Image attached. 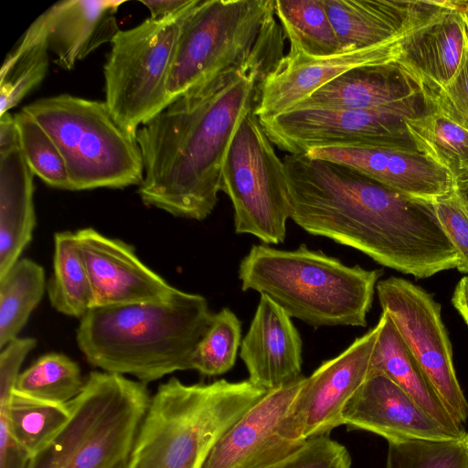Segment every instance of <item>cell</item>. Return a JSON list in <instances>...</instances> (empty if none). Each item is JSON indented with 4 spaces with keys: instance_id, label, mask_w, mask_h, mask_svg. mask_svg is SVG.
Returning a JSON list of instances; mask_svg holds the SVG:
<instances>
[{
    "instance_id": "obj_5",
    "label": "cell",
    "mask_w": 468,
    "mask_h": 468,
    "mask_svg": "<svg viewBox=\"0 0 468 468\" xmlns=\"http://www.w3.org/2000/svg\"><path fill=\"white\" fill-rule=\"evenodd\" d=\"M266 392L249 379L187 385L171 378L151 397L121 468H202L219 438Z\"/></svg>"
},
{
    "instance_id": "obj_37",
    "label": "cell",
    "mask_w": 468,
    "mask_h": 468,
    "mask_svg": "<svg viewBox=\"0 0 468 468\" xmlns=\"http://www.w3.org/2000/svg\"><path fill=\"white\" fill-rule=\"evenodd\" d=\"M432 203L441 228L457 254L456 269L468 275V213L455 190Z\"/></svg>"
},
{
    "instance_id": "obj_35",
    "label": "cell",
    "mask_w": 468,
    "mask_h": 468,
    "mask_svg": "<svg viewBox=\"0 0 468 468\" xmlns=\"http://www.w3.org/2000/svg\"><path fill=\"white\" fill-rule=\"evenodd\" d=\"M386 468H468V431L450 440L388 441Z\"/></svg>"
},
{
    "instance_id": "obj_40",
    "label": "cell",
    "mask_w": 468,
    "mask_h": 468,
    "mask_svg": "<svg viewBox=\"0 0 468 468\" xmlns=\"http://www.w3.org/2000/svg\"><path fill=\"white\" fill-rule=\"evenodd\" d=\"M140 2L149 9L151 18L162 19L183 10L193 0H147Z\"/></svg>"
},
{
    "instance_id": "obj_31",
    "label": "cell",
    "mask_w": 468,
    "mask_h": 468,
    "mask_svg": "<svg viewBox=\"0 0 468 468\" xmlns=\"http://www.w3.org/2000/svg\"><path fill=\"white\" fill-rule=\"evenodd\" d=\"M69 417V403L45 401L16 391L12 394L8 409L10 434L29 459L56 436Z\"/></svg>"
},
{
    "instance_id": "obj_10",
    "label": "cell",
    "mask_w": 468,
    "mask_h": 468,
    "mask_svg": "<svg viewBox=\"0 0 468 468\" xmlns=\"http://www.w3.org/2000/svg\"><path fill=\"white\" fill-rule=\"evenodd\" d=\"M220 191L232 203L236 233L265 244L283 242L292 210L284 164L254 109L244 115L229 144Z\"/></svg>"
},
{
    "instance_id": "obj_11",
    "label": "cell",
    "mask_w": 468,
    "mask_h": 468,
    "mask_svg": "<svg viewBox=\"0 0 468 468\" xmlns=\"http://www.w3.org/2000/svg\"><path fill=\"white\" fill-rule=\"evenodd\" d=\"M434 110L430 99L403 109L306 108L259 120L272 144L289 154H307L318 148L357 145H384L421 153L406 120Z\"/></svg>"
},
{
    "instance_id": "obj_1",
    "label": "cell",
    "mask_w": 468,
    "mask_h": 468,
    "mask_svg": "<svg viewBox=\"0 0 468 468\" xmlns=\"http://www.w3.org/2000/svg\"><path fill=\"white\" fill-rule=\"evenodd\" d=\"M291 219L309 234L356 249L418 279L457 266L432 201L306 154L283 159Z\"/></svg>"
},
{
    "instance_id": "obj_42",
    "label": "cell",
    "mask_w": 468,
    "mask_h": 468,
    "mask_svg": "<svg viewBox=\"0 0 468 468\" xmlns=\"http://www.w3.org/2000/svg\"><path fill=\"white\" fill-rule=\"evenodd\" d=\"M455 192L468 213V178L455 183Z\"/></svg>"
},
{
    "instance_id": "obj_19",
    "label": "cell",
    "mask_w": 468,
    "mask_h": 468,
    "mask_svg": "<svg viewBox=\"0 0 468 468\" xmlns=\"http://www.w3.org/2000/svg\"><path fill=\"white\" fill-rule=\"evenodd\" d=\"M343 425L388 441L460 438L431 419L389 378L371 373L343 411ZM465 434V433H464ZM463 434V435H464Z\"/></svg>"
},
{
    "instance_id": "obj_13",
    "label": "cell",
    "mask_w": 468,
    "mask_h": 468,
    "mask_svg": "<svg viewBox=\"0 0 468 468\" xmlns=\"http://www.w3.org/2000/svg\"><path fill=\"white\" fill-rule=\"evenodd\" d=\"M381 327L380 317L372 329L304 378L282 423L286 439L303 443L343 425L345 408L371 374Z\"/></svg>"
},
{
    "instance_id": "obj_18",
    "label": "cell",
    "mask_w": 468,
    "mask_h": 468,
    "mask_svg": "<svg viewBox=\"0 0 468 468\" xmlns=\"http://www.w3.org/2000/svg\"><path fill=\"white\" fill-rule=\"evenodd\" d=\"M347 165L409 196L433 201L455 188L452 176L432 158L384 145L325 147L306 154Z\"/></svg>"
},
{
    "instance_id": "obj_6",
    "label": "cell",
    "mask_w": 468,
    "mask_h": 468,
    "mask_svg": "<svg viewBox=\"0 0 468 468\" xmlns=\"http://www.w3.org/2000/svg\"><path fill=\"white\" fill-rule=\"evenodd\" d=\"M274 0H197L185 16L168 80L170 101L229 69L281 59Z\"/></svg>"
},
{
    "instance_id": "obj_20",
    "label": "cell",
    "mask_w": 468,
    "mask_h": 468,
    "mask_svg": "<svg viewBox=\"0 0 468 468\" xmlns=\"http://www.w3.org/2000/svg\"><path fill=\"white\" fill-rule=\"evenodd\" d=\"M430 99L420 82L402 65L391 60L351 69L292 110L384 111L410 107Z\"/></svg>"
},
{
    "instance_id": "obj_2",
    "label": "cell",
    "mask_w": 468,
    "mask_h": 468,
    "mask_svg": "<svg viewBox=\"0 0 468 468\" xmlns=\"http://www.w3.org/2000/svg\"><path fill=\"white\" fill-rule=\"evenodd\" d=\"M278 61L229 69L172 100L136 133L144 175L142 201L174 217L203 220L215 208L225 156L261 83Z\"/></svg>"
},
{
    "instance_id": "obj_29",
    "label": "cell",
    "mask_w": 468,
    "mask_h": 468,
    "mask_svg": "<svg viewBox=\"0 0 468 468\" xmlns=\"http://www.w3.org/2000/svg\"><path fill=\"white\" fill-rule=\"evenodd\" d=\"M45 271L19 259L0 277V348L18 337L45 292Z\"/></svg>"
},
{
    "instance_id": "obj_4",
    "label": "cell",
    "mask_w": 468,
    "mask_h": 468,
    "mask_svg": "<svg viewBox=\"0 0 468 468\" xmlns=\"http://www.w3.org/2000/svg\"><path fill=\"white\" fill-rule=\"evenodd\" d=\"M382 270L347 266L301 244L292 250L254 245L241 260L242 291L267 295L291 317L321 326H366Z\"/></svg>"
},
{
    "instance_id": "obj_33",
    "label": "cell",
    "mask_w": 468,
    "mask_h": 468,
    "mask_svg": "<svg viewBox=\"0 0 468 468\" xmlns=\"http://www.w3.org/2000/svg\"><path fill=\"white\" fill-rule=\"evenodd\" d=\"M241 344V322L229 308L214 314L211 324L197 345L189 369L215 377L225 374L235 365Z\"/></svg>"
},
{
    "instance_id": "obj_27",
    "label": "cell",
    "mask_w": 468,
    "mask_h": 468,
    "mask_svg": "<svg viewBox=\"0 0 468 468\" xmlns=\"http://www.w3.org/2000/svg\"><path fill=\"white\" fill-rule=\"evenodd\" d=\"M274 14L289 39V52L314 58L341 52L324 0H274Z\"/></svg>"
},
{
    "instance_id": "obj_43",
    "label": "cell",
    "mask_w": 468,
    "mask_h": 468,
    "mask_svg": "<svg viewBox=\"0 0 468 468\" xmlns=\"http://www.w3.org/2000/svg\"><path fill=\"white\" fill-rule=\"evenodd\" d=\"M458 5L460 7V11L462 13V16H463V21L465 24V27H466V32L468 35V1H458Z\"/></svg>"
},
{
    "instance_id": "obj_21",
    "label": "cell",
    "mask_w": 468,
    "mask_h": 468,
    "mask_svg": "<svg viewBox=\"0 0 468 468\" xmlns=\"http://www.w3.org/2000/svg\"><path fill=\"white\" fill-rule=\"evenodd\" d=\"M302 347L292 317L270 297L261 294L239 348L249 380L267 391L297 381L303 377Z\"/></svg>"
},
{
    "instance_id": "obj_12",
    "label": "cell",
    "mask_w": 468,
    "mask_h": 468,
    "mask_svg": "<svg viewBox=\"0 0 468 468\" xmlns=\"http://www.w3.org/2000/svg\"><path fill=\"white\" fill-rule=\"evenodd\" d=\"M376 289L382 311L392 320L451 415L463 427L468 401L455 373L441 305L421 287L402 278L381 280Z\"/></svg>"
},
{
    "instance_id": "obj_14",
    "label": "cell",
    "mask_w": 468,
    "mask_h": 468,
    "mask_svg": "<svg viewBox=\"0 0 468 468\" xmlns=\"http://www.w3.org/2000/svg\"><path fill=\"white\" fill-rule=\"evenodd\" d=\"M75 234L90 277L92 308L164 301L176 292L126 242L92 228Z\"/></svg>"
},
{
    "instance_id": "obj_22",
    "label": "cell",
    "mask_w": 468,
    "mask_h": 468,
    "mask_svg": "<svg viewBox=\"0 0 468 468\" xmlns=\"http://www.w3.org/2000/svg\"><path fill=\"white\" fill-rule=\"evenodd\" d=\"M468 48V35L458 1L395 46V61L408 69L427 93L444 88L454 78Z\"/></svg>"
},
{
    "instance_id": "obj_26",
    "label": "cell",
    "mask_w": 468,
    "mask_h": 468,
    "mask_svg": "<svg viewBox=\"0 0 468 468\" xmlns=\"http://www.w3.org/2000/svg\"><path fill=\"white\" fill-rule=\"evenodd\" d=\"M53 265L48 284L51 306L60 314L81 319L93 307L92 291L75 232L55 234Z\"/></svg>"
},
{
    "instance_id": "obj_34",
    "label": "cell",
    "mask_w": 468,
    "mask_h": 468,
    "mask_svg": "<svg viewBox=\"0 0 468 468\" xmlns=\"http://www.w3.org/2000/svg\"><path fill=\"white\" fill-rule=\"evenodd\" d=\"M14 119L21 152L34 175L49 186L70 190L64 160L48 133L23 110Z\"/></svg>"
},
{
    "instance_id": "obj_16",
    "label": "cell",
    "mask_w": 468,
    "mask_h": 468,
    "mask_svg": "<svg viewBox=\"0 0 468 468\" xmlns=\"http://www.w3.org/2000/svg\"><path fill=\"white\" fill-rule=\"evenodd\" d=\"M396 43L320 58L288 52L261 83L255 115L262 119L289 112L351 69L395 60Z\"/></svg>"
},
{
    "instance_id": "obj_25",
    "label": "cell",
    "mask_w": 468,
    "mask_h": 468,
    "mask_svg": "<svg viewBox=\"0 0 468 468\" xmlns=\"http://www.w3.org/2000/svg\"><path fill=\"white\" fill-rule=\"evenodd\" d=\"M375 347L371 373H381L395 382L431 419L458 436L466 431L459 425L437 394L399 335L386 312Z\"/></svg>"
},
{
    "instance_id": "obj_9",
    "label": "cell",
    "mask_w": 468,
    "mask_h": 468,
    "mask_svg": "<svg viewBox=\"0 0 468 468\" xmlns=\"http://www.w3.org/2000/svg\"><path fill=\"white\" fill-rule=\"evenodd\" d=\"M193 2L162 19L119 30L103 67L105 103L131 135L169 102L167 86L181 23Z\"/></svg>"
},
{
    "instance_id": "obj_38",
    "label": "cell",
    "mask_w": 468,
    "mask_h": 468,
    "mask_svg": "<svg viewBox=\"0 0 468 468\" xmlns=\"http://www.w3.org/2000/svg\"><path fill=\"white\" fill-rule=\"evenodd\" d=\"M428 94L437 112L468 131V48L451 82Z\"/></svg>"
},
{
    "instance_id": "obj_3",
    "label": "cell",
    "mask_w": 468,
    "mask_h": 468,
    "mask_svg": "<svg viewBox=\"0 0 468 468\" xmlns=\"http://www.w3.org/2000/svg\"><path fill=\"white\" fill-rule=\"evenodd\" d=\"M213 315L204 296L177 289L164 301L91 308L76 339L90 365L146 384L189 369Z\"/></svg>"
},
{
    "instance_id": "obj_39",
    "label": "cell",
    "mask_w": 468,
    "mask_h": 468,
    "mask_svg": "<svg viewBox=\"0 0 468 468\" xmlns=\"http://www.w3.org/2000/svg\"><path fill=\"white\" fill-rule=\"evenodd\" d=\"M33 337H16L6 344L0 353V413H8L15 385L27 356L35 348Z\"/></svg>"
},
{
    "instance_id": "obj_7",
    "label": "cell",
    "mask_w": 468,
    "mask_h": 468,
    "mask_svg": "<svg viewBox=\"0 0 468 468\" xmlns=\"http://www.w3.org/2000/svg\"><path fill=\"white\" fill-rule=\"evenodd\" d=\"M151 396L144 383L92 371L69 402L70 417L26 468H121Z\"/></svg>"
},
{
    "instance_id": "obj_32",
    "label": "cell",
    "mask_w": 468,
    "mask_h": 468,
    "mask_svg": "<svg viewBox=\"0 0 468 468\" xmlns=\"http://www.w3.org/2000/svg\"><path fill=\"white\" fill-rule=\"evenodd\" d=\"M79 365L59 353H48L37 358L28 368L20 373L14 391L26 396L67 404L83 389Z\"/></svg>"
},
{
    "instance_id": "obj_30",
    "label": "cell",
    "mask_w": 468,
    "mask_h": 468,
    "mask_svg": "<svg viewBox=\"0 0 468 468\" xmlns=\"http://www.w3.org/2000/svg\"><path fill=\"white\" fill-rule=\"evenodd\" d=\"M420 152L432 158L452 176L454 184L468 178V131L436 109L406 120Z\"/></svg>"
},
{
    "instance_id": "obj_41",
    "label": "cell",
    "mask_w": 468,
    "mask_h": 468,
    "mask_svg": "<svg viewBox=\"0 0 468 468\" xmlns=\"http://www.w3.org/2000/svg\"><path fill=\"white\" fill-rule=\"evenodd\" d=\"M452 303L468 325V275L463 276L456 284Z\"/></svg>"
},
{
    "instance_id": "obj_17",
    "label": "cell",
    "mask_w": 468,
    "mask_h": 468,
    "mask_svg": "<svg viewBox=\"0 0 468 468\" xmlns=\"http://www.w3.org/2000/svg\"><path fill=\"white\" fill-rule=\"evenodd\" d=\"M451 1L324 0L341 52L398 42L445 9Z\"/></svg>"
},
{
    "instance_id": "obj_28",
    "label": "cell",
    "mask_w": 468,
    "mask_h": 468,
    "mask_svg": "<svg viewBox=\"0 0 468 468\" xmlns=\"http://www.w3.org/2000/svg\"><path fill=\"white\" fill-rule=\"evenodd\" d=\"M48 69V48L39 16L6 56L0 73V115L39 85Z\"/></svg>"
},
{
    "instance_id": "obj_36",
    "label": "cell",
    "mask_w": 468,
    "mask_h": 468,
    "mask_svg": "<svg viewBox=\"0 0 468 468\" xmlns=\"http://www.w3.org/2000/svg\"><path fill=\"white\" fill-rule=\"evenodd\" d=\"M348 450L329 434L306 440L286 457L261 468H351Z\"/></svg>"
},
{
    "instance_id": "obj_15",
    "label": "cell",
    "mask_w": 468,
    "mask_h": 468,
    "mask_svg": "<svg viewBox=\"0 0 468 468\" xmlns=\"http://www.w3.org/2000/svg\"><path fill=\"white\" fill-rule=\"evenodd\" d=\"M267 391L219 438L202 468H261L303 443L286 439L282 423L303 379Z\"/></svg>"
},
{
    "instance_id": "obj_23",
    "label": "cell",
    "mask_w": 468,
    "mask_h": 468,
    "mask_svg": "<svg viewBox=\"0 0 468 468\" xmlns=\"http://www.w3.org/2000/svg\"><path fill=\"white\" fill-rule=\"evenodd\" d=\"M122 0H64L39 16L54 63L72 69L76 63L103 44L118 28L115 14Z\"/></svg>"
},
{
    "instance_id": "obj_24",
    "label": "cell",
    "mask_w": 468,
    "mask_h": 468,
    "mask_svg": "<svg viewBox=\"0 0 468 468\" xmlns=\"http://www.w3.org/2000/svg\"><path fill=\"white\" fill-rule=\"evenodd\" d=\"M34 176L19 145L0 151V277L20 259L32 239Z\"/></svg>"
},
{
    "instance_id": "obj_8",
    "label": "cell",
    "mask_w": 468,
    "mask_h": 468,
    "mask_svg": "<svg viewBox=\"0 0 468 468\" xmlns=\"http://www.w3.org/2000/svg\"><path fill=\"white\" fill-rule=\"evenodd\" d=\"M22 110L56 144L70 190L142 184L144 168L136 137L119 125L105 101L64 93L38 99Z\"/></svg>"
}]
</instances>
